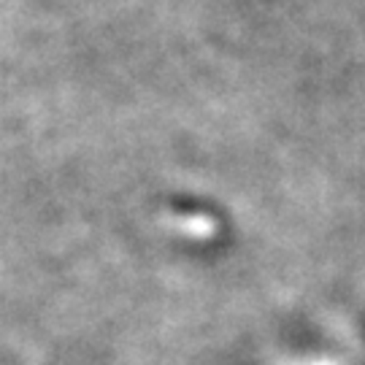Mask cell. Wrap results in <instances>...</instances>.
<instances>
[{"label":"cell","instance_id":"cell-1","mask_svg":"<svg viewBox=\"0 0 365 365\" xmlns=\"http://www.w3.org/2000/svg\"><path fill=\"white\" fill-rule=\"evenodd\" d=\"M179 230L190 235H209L214 227H211V222L203 220V217H187V220H179Z\"/></svg>","mask_w":365,"mask_h":365}]
</instances>
